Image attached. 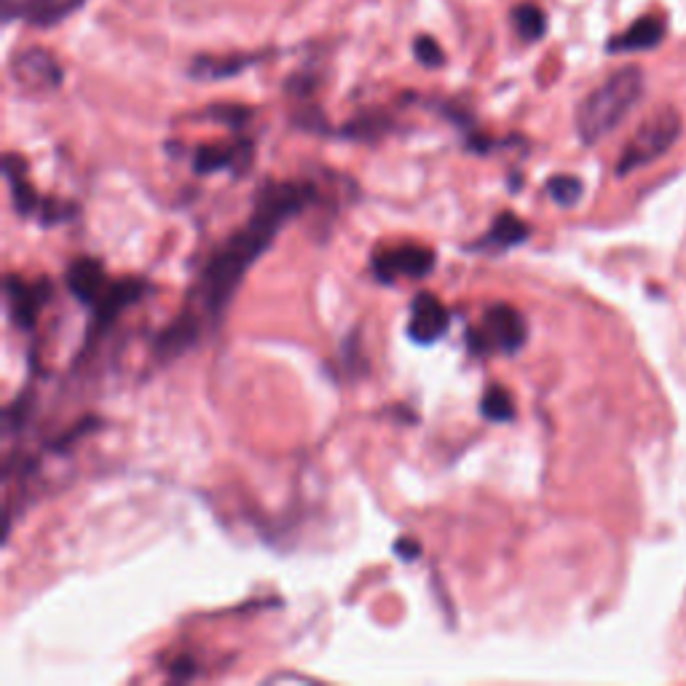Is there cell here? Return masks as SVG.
<instances>
[{"mask_svg": "<svg viewBox=\"0 0 686 686\" xmlns=\"http://www.w3.org/2000/svg\"><path fill=\"white\" fill-rule=\"evenodd\" d=\"M413 54L424 67H443L445 65V51L443 46L432 38V35H419L413 41Z\"/></svg>", "mask_w": 686, "mask_h": 686, "instance_id": "obj_20", "label": "cell"}, {"mask_svg": "<svg viewBox=\"0 0 686 686\" xmlns=\"http://www.w3.org/2000/svg\"><path fill=\"white\" fill-rule=\"evenodd\" d=\"M84 0H22L19 3V14L38 27H51L70 17L73 11L81 6Z\"/></svg>", "mask_w": 686, "mask_h": 686, "instance_id": "obj_16", "label": "cell"}, {"mask_svg": "<svg viewBox=\"0 0 686 686\" xmlns=\"http://www.w3.org/2000/svg\"><path fill=\"white\" fill-rule=\"evenodd\" d=\"M432 268H435V252L413 242L386 247L373 258V274L386 285H392L400 277H427Z\"/></svg>", "mask_w": 686, "mask_h": 686, "instance_id": "obj_5", "label": "cell"}, {"mask_svg": "<svg viewBox=\"0 0 686 686\" xmlns=\"http://www.w3.org/2000/svg\"><path fill=\"white\" fill-rule=\"evenodd\" d=\"M67 287L84 306H94L102 295L108 293L110 279L100 260L78 258L67 266Z\"/></svg>", "mask_w": 686, "mask_h": 686, "instance_id": "obj_9", "label": "cell"}, {"mask_svg": "<svg viewBox=\"0 0 686 686\" xmlns=\"http://www.w3.org/2000/svg\"><path fill=\"white\" fill-rule=\"evenodd\" d=\"M394 553H397V558H400V561L413 563V561H419L421 544L416 542V539H410V536H400V539L394 542Z\"/></svg>", "mask_w": 686, "mask_h": 686, "instance_id": "obj_22", "label": "cell"}, {"mask_svg": "<svg viewBox=\"0 0 686 686\" xmlns=\"http://www.w3.org/2000/svg\"><path fill=\"white\" fill-rule=\"evenodd\" d=\"M512 22L518 27V35L523 41H539L547 33V17L534 3H520L512 9Z\"/></svg>", "mask_w": 686, "mask_h": 686, "instance_id": "obj_18", "label": "cell"}, {"mask_svg": "<svg viewBox=\"0 0 686 686\" xmlns=\"http://www.w3.org/2000/svg\"><path fill=\"white\" fill-rule=\"evenodd\" d=\"M3 172H6V180H9L11 201H14L17 215L27 218V215H33V212L41 210V199H38V193H35V188L30 185V180H27L25 161L19 159V156H14V153H9V156L3 159Z\"/></svg>", "mask_w": 686, "mask_h": 686, "instance_id": "obj_12", "label": "cell"}, {"mask_svg": "<svg viewBox=\"0 0 686 686\" xmlns=\"http://www.w3.org/2000/svg\"><path fill=\"white\" fill-rule=\"evenodd\" d=\"M528 338V325L523 314L510 303H494L483 314V322L467 333L469 352L483 354H515L523 349Z\"/></svg>", "mask_w": 686, "mask_h": 686, "instance_id": "obj_4", "label": "cell"}, {"mask_svg": "<svg viewBox=\"0 0 686 686\" xmlns=\"http://www.w3.org/2000/svg\"><path fill=\"white\" fill-rule=\"evenodd\" d=\"M193 673H196V662L188 660V657H180V660H175V665H172V676L175 678H191Z\"/></svg>", "mask_w": 686, "mask_h": 686, "instance_id": "obj_23", "label": "cell"}, {"mask_svg": "<svg viewBox=\"0 0 686 686\" xmlns=\"http://www.w3.org/2000/svg\"><path fill=\"white\" fill-rule=\"evenodd\" d=\"M260 57L255 54H226V57H199L191 65V78L196 81H223L239 76L242 70L255 65Z\"/></svg>", "mask_w": 686, "mask_h": 686, "instance_id": "obj_14", "label": "cell"}, {"mask_svg": "<svg viewBox=\"0 0 686 686\" xmlns=\"http://www.w3.org/2000/svg\"><path fill=\"white\" fill-rule=\"evenodd\" d=\"M547 193L558 207H574L582 199V183L571 175H558L547 183Z\"/></svg>", "mask_w": 686, "mask_h": 686, "instance_id": "obj_19", "label": "cell"}, {"mask_svg": "<svg viewBox=\"0 0 686 686\" xmlns=\"http://www.w3.org/2000/svg\"><path fill=\"white\" fill-rule=\"evenodd\" d=\"M145 293L143 282H134V279H121V282H110L108 293L102 295L100 301L94 303V327L97 330H105V327L113 322V319L121 314L124 309H129L132 303H137V298Z\"/></svg>", "mask_w": 686, "mask_h": 686, "instance_id": "obj_11", "label": "cell"}, {"mask_svg": "<svg viewBox=\"0 0 686 686\" xmlns=\"http://www.w3.org/2000/svg\"><path fill=\"white\" fill-rule=\"evenodd\" d=\"M531 234V228L512 212H502L499 218L491 223L486 236L475 244V250H510L515 244H523Z\"/></svg>", "mask_w": 686, "mask_h": 686, "instance_id": "obj_13", "label": "cell"}, {"mask_svg": "<svg viewBox=\"0 0 686 686\" xmlns=\"http://www.w3.org/2000/svg\"><path fill=\"white\" fill-rule=\"evenodd\" d=\"M11 78L27 92H51L62 84V67L46 49H25L11 59Z\"/></svg>", "mask_w": 686, "mask_h": 686, "instance_id": "obj_6", "label": "cell"}, {"mask_svg": "<svg viewBox=\"0 0 686 686\" xmlns=\"http://www.w3.org/2000/svg\"><path fill=\"white\" fill-rule=\"evenodd\" d=\"M644 97L641 67H622L590 92L577 108V134L585 145L601 143L630 116Z\"/></svg>", "mask_w": 686, "mask_h": 686, "instance_id": "obj_2", "label": "cell"}, {"mask_svg": "<svg viewBox=\"0 0 686 686\" xmlns=\"http://www.w3.org/2000/svg\"><path fill=\"white\" fill-rule=\"evenodd\" d=\"M480 413H483V419L494 421V424L512 421L515 419V402H512V394L499 384L488 386L486 394H483V400H480Z\"/></svg>", "mask_w": 686, "mask_h": 686, "instance_id": "obj_17", "label": "cell"}, {"mask_svg": "<svg viewBox=\"0 0 686 686\" xmlns=\"http://www.w3.org/2000/svg\"><path fill=\"white\" fill-rule=\"evenodd\" d=\"M678 137H681V116L676 108H662L654 116H649L644 124L638 126L633 140L625 145L620 161H617V175L625 177L641 167H649L652 161L673 148Z\"/></svg>", "mask_w": 686, "mask_h": 686, "instance_id": "obj_3", "label": "cell"}, {"mask_svg": "<svg viewBox=\"0 0 686 686\" xmlns=\"http://www.w3.org/2000/svg\"><path fill=\"white\" fill-rule=\"evenodd\" d=\"M451 325V314L443 306V301L432 293H419L410 303L408 317V338L419 346H432L448 333Z\"/></svg>", "mask_w": 686, "mask_h": 686, "instance_id": "obj_7", "label": "cell"}, {"mask_svg": "<svg viewBox=\"0 0 686 686\" xmlns=\"http://www.w3.org/2000/svg\"><path fill=\"white\" fill-rule=\"evenodd\" d=\"M252 161V143L250 140H239L234 145H204L196 151L193 167L199 175H210V172H220V169H242L250 167Z\"/></svg>", "mask_w": 686, "mask_h": 686, "instance_id": "obj_10", "label": "cell"}, {"mask_svg": "<svg viewBox=\"0 0 686 686\" xmlns=\"http://www.w3.org/2000/svg\"><path fill=\"white\" fill-rule=\"evenodd\" d=\"M210 116L215 118V121H223V124L239 129V126H244L250 121L252 110L244 108V105H212Z\"/></svg>", "mask_w": 686, "mask_h": 686, "instance_id": "obj_21", "label": "cell"}, {"mask_svg": "<svg viewBox=\"0 0 686 686\" xmlns=\"http://www.w3.org/2000/svg\"><path fill=\"white\" fill-rule=\"evenodd\" d=\"M665 38V22L660 17H641L620 38L609 43V51H646Z\"/></svg>", "mask_w": 686, "mask_h": 686, "instance_id": "obj_15", "label": "cell"}, {"mask_svg": "<svg viewBox=\"0 0 686 686\" xmlns=\"http://www.w3.org/2000/svg\"><path fill=\"white\" fill-rule=\"evenodd\" d=\"M317 191L309 183H268L258 196L255 210L236 234H231L218 250L212 252L207 266L201 268L199 282L185 303L183 314L156 338V352L169 360L191 349L201 330L218 322L220 314L234 301L242 285L263 252L274 244L277 234L290 220L309 207Z\"/></svg>", "mask_w": 686, "mask_h": 686, "instance_id": "obj_1", "label": "cell"}, {"mask_svg": "<svg viewBox=\"0 0 686 686\" xmlns=\"http://www.w3.org/2000/svg\"><path fill=\"white\" fill-rule=\"evenodd\" d=\"M51 295V285L46 279L41 282H25L19 277L6 279V301H9V314L11 319L17 322V327H30L35 325V319L41 314V309L46 306Z\"/></svg>", "mask_w": 686, "mask_h": 686, "instance_id": "obj_8", "label": "cell"}]
</instances>
